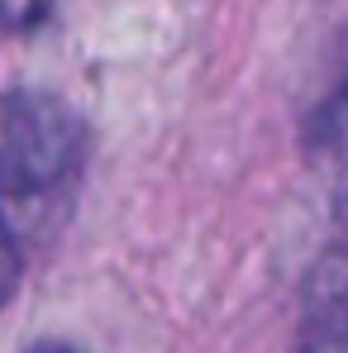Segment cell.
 Returning <instances> with one entry per match:
<instances>
[{"mask_svg":"<svg viewBox=\"0 0 348 353\" xmlns=\"http://www.w3.org/2000/svg\"><path fill=\"white\" fill-rule=\"evenodd\" d=\"M81 124L39 91L0 96V196H39L76 168Z\"/></svg>","mask_w":348,"mask_h":353,"instance_id":"1","label":"cell"},{"mask_svg":"<svg viewBox=\"0 0 348 353\" xmlns=\"http://www.w3.org/2000/svg\"><path fill=\"white\" fill-rule=\"evenodd\" d=\"M300 353H348V253H334L305 296Z\"/></svg>","mask_w":348,"mask_h":353,"instance_id":"2","label":"cell"},{"mask_svg":"<svg viewBox=\"0 0 348 353\" xmlns=\"http://www.w3.org/2000/svg\"><path fill=\"white\" fill-rule=\"evenodd\" d=\"M325 139H329V148H334V153L348 163V81L339 86L334 105L325 110Z\"/></svg>","mask_w":348,"mask_h":353,"instance_id":"3","label":"cell"},{"mask_svg":"<svg viewBox=\"0 0 348 353\" xmlns=\"http://www.w3.org/2000/svg\"><path fill=\"white\" fill-rule=\"evenodd\" d=\"M14 287H19V248H14V234L0 220V305L14 296Z\"/></svg>","mask_w":348,"mask_h":353,"instance_id":"4","label":"cell"},{"mask_svg":"<svg viewBox=\"0 0 348 353\" xmlns=\"http://www.w3.org/2000/svg\"><path fill=\"white\" fill-rule=\"evenodd\" d=\"M48 5L53 0H0V19L10 29H34V24H43Z\"/></svg>","mask_w":348,"mask_h":353,"instance_id":"5","label":"cell"},{"mask_svg":"<svg viewBox=\"0 0 348 353\" xmlns=\"http://www.w3.org/2000/svg\"><path fill=\"white\" fill-rule=\"evenodd\" d=\"M39 353H72V349H39Z\"/></svg>","mask_w":348,"mask_h":353,"instance_id":"6","label":"cell"}]
</instances>
